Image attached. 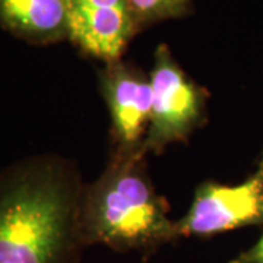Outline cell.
I'll use <instances>...</instances> for the list:
<instances>
[{
	"mask_svg": "<svg viewBox=\"0 0 263 263\" xmlns=\"http://www.w3.org/2000/svg\"><path fill=\"white\" fill-rule=\"evenodd\" d=\"M85 184L73 161L57 154L0 171V263H79Z\"/></svg>",
	"mask_w": 263,
	"mask_h": 263,
	"instance_id": "1",
	"label": "cell"
},
{
	"mask_svg": "<svg viewBox=\"0 0 263 263\" xmlns=\"http://www.w3.org/2000/svg\"><path fill=\"white\" fill-rule=\"evenodd\" d=\"M145 152L116 149L103 174L85 186L81 231L85 246L148 254L181 238L168 203L151 181Z\"/></svg>",
	"mask_w": 263,
	"mask_h": 263,
	"instance_id": "2",
	"label": "cell"
},
{
	"mask_svg": "<svg viewBox=\"0 0 263 263\" xmlns=\"http://www.w3.org/2000/svg\"><path fill=\"white\" fill-rule=\"evenodd\" d=\"M152 110L142 152L160 154L171 143L184 142L206 122L208 91L174 60L167 44L155 50L149 75Z\"/></svg>",
	"mask_w": 263,
	"mask_h": 263,
	"instance_id": "3",
	"label": "cell"
},
{
	"mask_svg": "<svg viewBox=\"0 0 263 263\" xmlns=\"http://www.w3.org/2000/svg\"><path fill=\"white\" fill-rule=\"evenodd\" d=\"M263 226V151L256 170L241 183L199 184L187 214L177 221L180 237L208 238L243 227Z\"/></svg>",
	"mask_w": 263,
	"mask_h": 263,
	"instance_id": "4",
	"label": "cell"
},
{
	"mask_svg": "<svg viewBox=\"0 0 263 263\" xmlns=\"http://www.w3.org/2000/svg\"><path fill=\"white\" fill-rule=\"evenodd\" d=\"M69 40L82 54L120 60L141 27L130 0H66Z\"/></svg>",
	"mask_w": 263,
	"mask_h": 263,
	"instance_id": "5",
	"label": "cell"
},
{
	"mask_svg": "<svg viewBox=\"0 0 263 263\" xmlns=\"http://www.w3.org/2000/svg\"><path fill=\"white\" fill-rule=\"evenodd\" d=\"M98 76L101 94L111 116L116 149H141L152 110L149 76L122 60L105 63Z\"/></svg>",
	"mask_w": 263,
	"mask_h": 263,
	"instance_id": "6",
	"label": "cell"
},
{
	"mask_svg": "<svg viewBox=\"0 0 263 263\" xmlns=\"http://www.w3.org/2000/svg\"><path fill=\"white\" fill-rule=\"evenodd\" d=\"M0 27L32 46L69 40L66 0H0Z\"/></svg>",
	"mask_w": 263,
	"mask_h": 263,
	"instance_id": "7",
	"label": "cell"
},
{
	"mask_svg": "<svg viewBox=\"0 0 263 263\" xmlns=\"http://www.w3.org/2000/svg\"><path fill=\"white\" fill-rule=\"evenodd\" d=\"M141 29L167 19L184 18L192 13V0H130Z\"/></svg>",
	"mask_w": 263,
	"mask_h": 263,
	"instance_id": "8",
	"label": "cell"
},
{
	"mask_svg": "<svg viewBox=\"0 0 263 263\" xmlns=\"http://www.w3.org/2000/svg\"><path fill=\"white\" fill-rule=\"evenodd\" d=\"M230 263H263V233L252 247L235 256Z\"/></svg>",
	"mask_w": 263,
	"mask_h": 263,
	"instance_id": "9",
	"label": "cell"
}]
</instances>
